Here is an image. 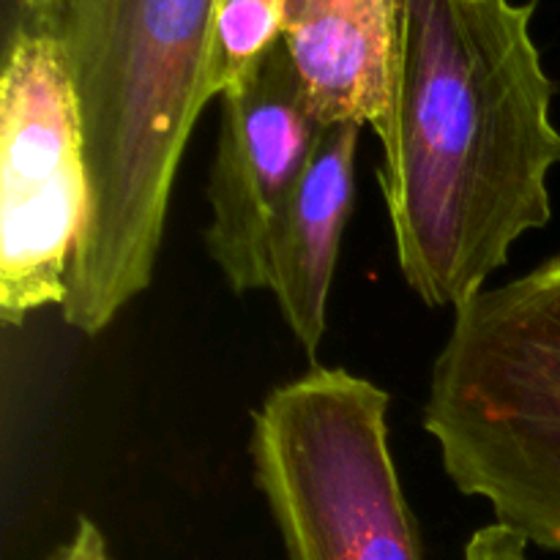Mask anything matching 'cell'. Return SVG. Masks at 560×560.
<instances>
[{
	"label": "cell",
	"mask_w": 560,
	"mask_h": 560,
	"mask_svg": "<svg viewBox=\"0 0 560 560\" xmlns=\"http://www.w3.org/2000/svg\"><path fill=\"white\" fill-rule=\"evenodd\" d=\"M47 3H52V0H20V14H36Z\"/></svg>",
	"instance_id": "7c38bea8"
},
{
	"label": "cell",
	"mask_w": 560,
	"mask_h": 560,
	"mask_svg": "<svg viewBox=\"0 0 560 560\" xmlns=\"http://www.w3.org/2000/svg\"><path fill=\"white\" fill-rule=\"evenodd\" d=\"M364 126L326 124L293 191L271 252V293L284 326L315 359L328 326V299L355 200V153Z\"/></svg>",
	"instance_id": "ba28073f"
},
{
	"label": "cell",
	"mask_w": 560,
	"mask_h": 560,
	"mask_svg": "<svg viewBox=\"0 0 560 560\" xmlns=\"http://www.w3.org/2000/svg\"><path fill=\"white\" fill-rule=\"evenodd\" d=\"M91 211L80 104L49 31L16 22L0 77V320L63 306Z\"/></svg>",
	"instance_id": "5b68a950"
},
{
	"label": "cell",
	"mask_w": 560,
	"mask_h": 560,
	"mask_svg": "<svg viewBox=\"0 0 560 560\" xmlns=\"http://www.w3.org/2000/svg\"><path fill=\"white\" fill-rule=\"evenodd\" d=\"M424 430L463 495L560 552V255L454 310Z\"/></svg>",
	"instance_id": "3957f363"
},
{
	"label": "cell",
	"mask_w": 560,
	"mask_h": 560,
	"mask_svg": "<svg viewBox=\"0 0 560 560\" xmlns=\"http://www.w3.org/2000/svg\"><path fill=\"white\" fill-rule=\"evenodd\" d=\"M402 0H282V42L323 124L386 131Z\"/></svg>",
	"instance_id": "52a82bcc"
},
{
	"label": "cell",
	"mask_w": 560,
	"mask_h": 560,
	"mask_svg": "<svg viewBox=\"0 0 560 560\" xmlns=\"http://www.w3.org/2000/svg\"><path fill=\"white\" fill-rule=\"evenodd\" d=\"M219 102L206 246L228 288L241 295L271 288L273 238L326 124L282 38L249 80Z\"/></svg>",
	"instance_id": "8992f818"
},
{
	"label": "cell",
	"mask_w": 560,
	"mask_h": 560,
	"mask_svg": "<svg viewBox=\"0 0 560 560\" xmlns=\"http://www.w3.org/2000/svg\"><path fill=\"white\" fill-rule=\"evenodd\" d=\"M536 0H402L377 180L405 284L459 310L552 219L556 82Z\"/></svg>",
	"instance_id": "6da1fadb"
},
{
	"label": "cell",
	"mask_w": 560,
	"mask_h": 560,
	"mask_svg": "<svg viewBox=\"0 0 560 560\" xmlns=\"http://www.w3.org/2000/svg\"><path fill=\"white\" fill-rule=\"evenodd\" d=\"M49 560H113V558H109L107 541H104L102 530H98L91 520L82 517L80 523H77L71 539L66 541L63 547H58Z\"/></svg>",
	"instance_id": "8fae6325"
},
{
	"label": "cell",
	"mask_w": 560,
	"mask_h": 560,
	"mask_svg": "<svg viewBox=\"0 0 560 560\" xmlns=\"http://www.w3.org/2000/svg\"><path fill=\"white\" fill-rule=\"evenodd\" d=\"M219 0H52L20 22L60 42L80 104L88 211L60 315L107 331L156 271L170 195L208 102Z\"/></svg>",
	"instance_id": "7a4b0ae2"
},
{
	"label": "cell",
	"mask_w": 560,
	"mask_h": 560,
	"mask_svg": "<svg viewBox=\"0 0 560 560\" xmlns=\"http://www.w3.org/2000/svg\"><path fill=\"white\" fill-rule=\"evenodd\" d=\"M530 541L503 523L485 525L465 545L463 560H530Z\"/></svg>",
	"instance_id": "30bf717a"
},
{
	"label": "cell",
	"mask_w": 560,
	"mask_h": 560,
	"mask_svg": "<svg viewBox=\"0 0 560 560\" xmlns=\"http://www.w3.org/2000/svg\"><path fill=\"white\" fill-rule=\"evenodd\" d=\"M282 38V0H219L208 88L219 98L238 88Z\"/></svg>",
	"instance_id": "9c48e42d"
},
{
	"label": "cell",
	"mask_w": 560,
	"mask_h": 560,
	"mask_svg": "<svg viewBox=\"0 0 560 560\" xmlns=\"http://www.w3.org/2000/svg\"><path fill=\"white\" fill-rule=\"evenodd\" d=\"M388 405L377 383L312 366L252 413V476L288 560H424Z\"/></svg>",
	"instance_id": "277c9868"
}]
</instances>
